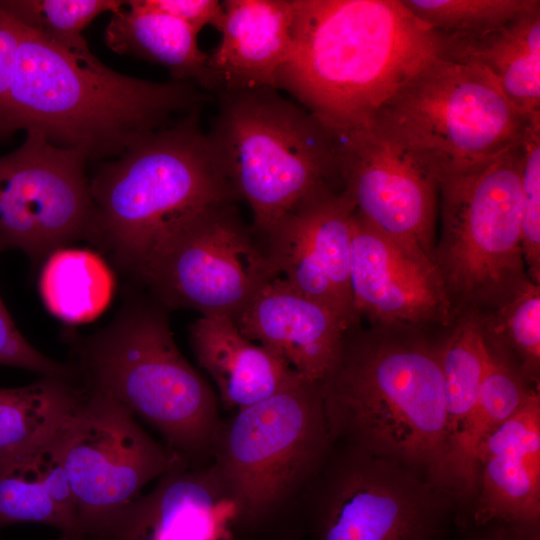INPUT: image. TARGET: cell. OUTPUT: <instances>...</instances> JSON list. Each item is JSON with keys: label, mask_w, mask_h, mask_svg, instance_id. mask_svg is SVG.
<instances>
[{"label": "cell", "mask_w": 540, "mask_h": 540, "mask_svg": "<svg viewBox=\"0 0 540 540\" xmlns=\"http://www.w3.org/2000/svg\"><path fill=\"white\" fill-rule=\"evenodd\" d=\"M442 43L402 0H294L277 89L332 132L362 127L441 57Z\"/></svg>", "instance_id": "6da1fadb"}, {"label": "cell", "mask_w": 540, "mask_h": 540, "mask_svg": "<svg viewBox=\"0 0 540 540\" xmlns=\"http://www.w3.org/2000/svg\"><path fill=\"white\" fill-rule=\"evenodd\" d=\"M206 100L193 82L126 76L105 66L86 40L58 44L23 26L9 96L13 131H38L88 162L120 157Z\"/></svg>", "instance_id": "7a4b0ae2"}, {"label": "cell", "mask_w": 540, "mask_h": 540, "mask_svg": "<svg viewBox=\"0 0 540 540\" xmlns=\"http://www.w3.org/2000/svg\"><path fill=\"white\" fill-rule=\"evenodd\" d=\"M407 331H345L320 383L330 439L414 469L454 498L438 347Z\"/></svg>", "instance_id": "3957f363"}, {"label": "cell", "mask_w": 540, "mask_h": 540, "mask_svg": "<svg viewBox=\"0 0 540 540\" xmlns=\"http://www.w3.org/2000/svg\"><path fill=\"white\" fill-rule=\"evenodd\" d=\"M195 110L118 158L97 162L89 178L86 240L136 278L155 247L205 209L238 200Z\"/></svg>", "instance_id": "277c9868"}, {"label": "cell", "mask_w": 540, "mask_h": 540, "mask_svg": "<svg viewBox=\"0 0 540 540\" xmlns=\"http://www.w3.org/2000/svg\"><path fill=\"white\" fill-rule=\"evenodd\" d=\"M168 310L131 292L112 321L73 337L68 364L83 389L117 401L190 465L211 462L222 418L215 393L179 351Z\"/></svg>", "instance_id": "5b68a950"}, {"label": "cell", "mask_w": 540, "mask_h": 540, "mask_svg": "<svg viewBox=\"0 0 540 540\" xmlns=\"http://www.w3.org/2000/svg\"><path fill=\"white\" fill-rule=\"evenodd\" d=\"M331 444L320 383L299 375L221 421L211 463L247 540H302L304 496Z\"/></svg>", "instance_id": "8992f818"}, {"label": "cell", "mask_w": 540, "mask_h": 540, "mask_svg": "<svg viewBox=\"0 0 540 540\" xmlns=\"http://www.w3.org/2000/svg\"><path fill=\"white\" fill-rule=\"evenodd\" d=\"M219 96L207 135L259 236L308 195L342 189L333 133L299 103L274 88Z\"/></svg>", "instance_id": "52a82bcc"}, {"label": "cell", "mask_w": 540, "mask_h": 540, "mask_svg": "<svg viewBox=\"0 0 540 540\" xmlns=\"http://www.w3.org/2000/svg\"><path fill=\"white\" fill-rule=\"evenodd\" d=\"M529 117L485 70L439 57L389 99L373 122L440 181L520 142Z\"/></svg>", "instance_id": "ba28073f"}, {"label": "cell", "mask_w": 540, "mask_h": 540, "mask_svg": "<svg viewBox=\"0 0 540 540\" xmlns=\"http://www.w3.org/2000/svg\"><path fill=\"white\" fill-rule=\"evenodd\" d=\"M521 167L520 140L498 156L439 181L442 233L432 258L455 313L491 309L527 277L521 245Z\"/></svg>", "instance_id": "9c48e42d"}, {"label": "cell", "mask_w": 540, "mask_h": 540, "mask_svg": "<svg viewBox=\"0 0 540 540\" xmlns=\"http://www.w3.org/2000/svg\"><path fill=\"white\" fill-rule=\"evenodd\" d=\"M451 494L423 474L333 442L302 505L310 540H448Z\"/></svg>", "instance_id": "30bf717a"}, {"label": "cell", "mask_w": 540, "mask_h": 540, "mask_svg": "<svg viewBox=\"0 0 540 540\" xmlns=\"http://www.w3.org/2000/svg\"><path fill=\"white\" fill-rule=\"evenodd\" d=\"M235 202L186 221L151 252L135 280L167 310L235 320L276 272L265 245Z\"/></svg>", "instance_id": "8fae6325"}, {"label": "cell", "mask_w": 540, "mask_h": 540, "mask_svg": "<svg viewBox=\"0 0 540 540\" xmlns=\"http://www.w3.org/2000/svg\"><path fill=\"white\" fill-rule=\"evenodd\" d=\"M60 441L84 540H109L148 482L189 464L117 401L85 389Z\"/></svg>", "instance_id": "7c38bea8"}, {"label": "cell", "mask_w": 540, "mask_h": 540, "mask_svg": "<svg viewBox=\"0 0 540 540\" xmlns=\"http://www.w3.org/2000/svg\"><path fill=\"white\" fill-rule=\"evenodd\" d=\"M87 159L35 130L0 157V244L18 249L34 266L54 251L86 240L92 201Z\"/></svg>", "instance_id": "4fadbf2b"}, {"label": "cell", "mask_w": 540, "mask_h": 540, "mask_svg": "<svg viewBox=\"0 0 540 540\" xmlns=\"http://www.w3.org/2000/svg\"><path fill=\"white\" fill-rule=\"evenodd\" d=\"M332 133L342 191L355 212L378 231L432 257L437 176L374 122Z\"/></svg>", "instance_id": "5bb4252c"}, {"label": "cell", "mask_w": 540, "mask_h": 540, "mask_svg": "<svg viewBox=\"0 0 540 540\" xmlns=\"http://www.w3.org/2000/svg\"><path fill=\"white\" fill-rule=\"evenodd\" d=\"M350 287L354 325L410 330L452 323L455 310L443 277L421 248L352 218Z\"/></svg>", "instance_id": "9a60e30c"}, {"label": "cell", "mask_w": 540, "mask_h": 540, "mask_svg": "<svg viewBox=\"0 0 540 540\" xmlns=\"http://www.w3.org/2000/svg\"><path fill=\"white\" fill-rule=\"evenodd\" d=\"M355 207L342 189L316 191L264 235L276 275L354 325L350 287L351 232Z\"/></svg>", "instance_id": "2e32d148"}, {"label": "cell", "mask_w": 540, "mask_h": 540, "mask_svg": "<svg viewBox=\"0 0 540 540\" xmlns=\"http://www.w3.org/2000/svg\"><path fill=\"white\" fill-rule=\"evenodd\" d=\"M136 499L109 540H247L212 463L184 464Z\"/></svg>", "instance_id": "e0dca14e"}, {"label": "cell", "mask_w": 540, "mask_h": 540, "mask_svg": "<svg viewBox=\"0 0 540 540\" xmlns=\"http://www.w3.org/2000/svg\"><path fill=\"white\" fill-rule=\"evenodd\" d=\"M540 524V395L494 431L476 454L474 497L461 527Z\"/></svg>", "instance_id": "ac0fdd59"}, {"label": "cell", "mask_w": 540, "mask_h": 540, "mask_svg": "<svg viewBox=\"0 0 540 540\" xmlns=\"http://www.w3.org/2000/svg\"><path fill=\"white\" fill-rule=\"evenodd\" d=\"M239 331L303 379L321 383L335 366L348 323L324 304L271 279L234 320Z\"/></svg>", "instance_id": "d6986e66"}, {"label": "cell", "mask_w": 540, "mask_h": 540, "mask_svg": "<svg viewBox=\"0 0 540 540\" xmlns=\"http://www.w3.org/2000/svg\"><path fill=\"white\" fill-rule=\"evenodd\" d=\"M210 91L274 88L292 44L294 0H225ZM278 90V89H277Z\"/></svg>", "instance_id": "ffe728a7"}, {"label": "cell", "mask_w": 540, "mask_h": 540, "mask_svg": "<svg viewBox=\"0 0 540 540\" xmlns=\"http://www.w3.org/2000/svg\"><path fill=\"white\" fill-rule=\"evenodd\" d=\"M189 337L226 410L264 400L298 376L281 358L243 335L230 317L201 316L192 323Z\"/></svg>", "instance_id": "44dd1931"}, {"label": "cell", "mask_w": 540, "mask_h": 540, "mask_svg": "<svg viewBox=\"0 0 540 540\" xmlns=\"http://www.w3.org/2000/svg\"><path fill=\"white\" fill-rule=\"evenodd\" d=\"M61 432L0 464V529L40 523L60 530V540H84L64 466Z\"/></svg>", "instance_id": "7402d4cb"}, {"label": "cell", "mask_w": 540, "mask_h": 540, "mask_svg": "<svg viewBox=\"0 0 540 540\" xmlns=\"http://www.w3.org/2000/svg\"><path fill=\"white\" fill-rule=\"evenodd\" d=\"M442 40L441 58L480 67L519 111L540 113V8L476 38Z\"/></svg>", "instance_id": "603a6c76"}, {"label": "cell", "mask_w": 540, "mask_h": 540, "mask_svg": "<svg viewBox=\"0 0 540 540\" xmlns=\"http://www.w3.org/2000/svg\"><path fill=\"white\" fill-rule=\"evenodd\" d=\"M199 32L168 14L137 5L134 0L111 16L104 39L115 53L166 68L172 80L210 91L209 54L199 47Z\"/></svg>", "instance_id": "cb8c5ba5"}, {"label": "cell", "mask_w": 540, "mask_h": 540, "mask_svg": "<svg viewBox=\"0 0 540 540\" xmlns=\"http://www.w3.org/2000/svg\"><path fill=\"white\" fill-rule=\"evenodd\" d=\"M83 395L72 372L43 375L19 388H0V464L55 438Z\"/></svg>", "instance_id": "d4e9b609"}, {"label": "cell", "mask_w": 540, "mask_h": 540, "mask_svg": "<svg viewBox=\"0 0 540 540\" xmlns=\"http://www.w3.org/2000/svg\"><path fill=\"white\" fill-rule=\"evenodd\" d=\"M41 267L39 292L58 319L69 324L90 322L109 305L115 279L98 253L64 247L50 254Z\"/></svg>", "instance_id": "484cf974"}, {"label": "cell", "mask_w": 540, "mask_h": 540, "mask_svg": "<svg viewBox=\"0 0 540 540\" xmlns=\"http://www.w3.org/2000/svg\"><path fill=\"white\" fill-rule=\"evenodd\" d=\"M446 409L448 461L477 405L490 358L478 312L464 313L438 347ZM451 481V480H450Z\"/></svg>", "instance_id": "4316f807"}, {"label": "cell", "mask_w": 540, "mask_h": 540, "mask_svg": "<svg viewBox=\"0 0 540 540\" xmlns=\"http://www.w3.org/2000/svg\"><path fill=\"white\" fill-rule=\"evenodd\" d=\"M480 315L489 350L509 362L529 384L540 370V285L526 277L501 303Z\"/></svg>", "instance_id": "83f0119b"}, {"label": "cell", "mask_w": 540, "mask_h": 540, "mask_svg": "<svg viewBox=\"0 0 540 540\" xmlns=\"http://www.w3.org/2000/svg\"><path fill=\"white\" fill-rule=\"evenodd\" d=\"M420 21L446 39L476 38L540 8L539 0H402Z\"/></svg>", "instance_id": "f1b7e54d"}, {"label": "cell", "mask_w": 540, "mask_h": 540, "mask_svg": "<svg viewBox=\"0 0 540 540\" xmlns=\"http://www.w3.org/2000/svg\"><path fill=\"white\" fill-rule=\"evenodd\" d=\"M124 6L121 0H0V8L22 26L63 45L84 41L82 31L97 16Z\"/></svg>", "instance_id": "f546056e"}, {"label": "cell", "mask_w": 540, "mask_h": 540, "mask_svg": "<svg viewBox=\"0 0 540 540\" xmlns=\"http://www.w3.org/2000/svg\"><path fill=\"white\" fill-rule=\"evenodd\" d=\"M521 167V245L526 276L540 285V113L524 128Z\"/></svg>", "instance_id": "4dcf8cb0"}, {"label": "cell", "mask_w": 540, "mask_h": 540, "mask_svg": "<svg viewBox=\"0 0 540 540\" xmlns=\"http://www.w3.org/2000/svg\"><path fill=\"white\" fill-rule=\"evenodd\" d=\"M4 251L0 244V253ZM0 365L24 368L43 375H67L68 364L58 363L35 349L17 329L0 297Z\"/></svg>", "instance_id": "1f68e13d"}, {"label": "cell", "mask_w": 540, "mask_h": 540, "mask_svg": "<svg viewBox=\"0 0 540 540\" xmlns=\"http://www.w3.org/2000/svg\"><path fill=\"white\" fill-rule=\"evenodd\" d=\"M22 31L23 26L0 8V141L14 133L9 96Z\"/></svg>", "instance_id": "d6a6232c"}, {"label": "cell", "mask_w": 540, "mask_h": 540, "mask_svg": "<svg viewBox=\"0 0 540 540\" xmlns=\"http://www.w3.org/2000/svg\"><path fill=\"white\" fill-rule=\"evenodd\" d=\"M144 8L175 17L200 32L210 25L217 30L223 18V6L217 0H134Z\"/></svg>", "instance_id": "836d02e7"}, {"label": "cell", "mask_w": 540, "mask_h": 540, "mask_svg": "<svg viewBox=\"0 0 540 540\" xmlns=\"http://www.w3.org/2000/svg\"><path fill=\"white\" fill-rule=\"evenodd\" d=\"M461 529L465 540H540V524L494 521Z\"/></svg>", "instance_id": "e575fe53"}]
</instances>
